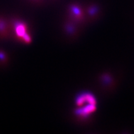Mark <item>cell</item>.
Listing matches in <instances>:
<instances>
[{
	"label": "cell",
	"instance_id": "1",
	"mask_svg": "<svg viewBox=\"0 0 134 134\" xmlns=\"http://www.w3.org/2000/svg\"><path fill=\"white\" fill-rule=\"evenodd\" d=\"M77 104L82 106L75 110V114L78 116L85 117L93 112L95 110L96 102L93 96L89 93H83L76 99Z\"/></svg>",
	"mask_w": 134,
	"mask_h": 134
},
{
	"label": "cell",
	"instance_id": "2",
	"mask_svg": "<svg viewBox=\"0 0 134 134\" xmlns=\"http://www.w3.org/2000/svg\"><path fill=\"white\" fill-rule=\"evenodd\" d=\"M15 29L18 36L21 38L26 43L31 41V37L26 33V26L25 24L21 22H16L15 25Z\"/></svg>",
	"mask_w": 134,
	"mask_h": 134
},
{
	"label": "cell",
	"instance_id": "3",
	"mask_svg": "<svg viewBox=\"0 0 134 134\" xmlns=\"http://www.w3.org/2000/svg\"><path fill=\"white\" fill-rule=\"evenodd\" d=\"M5 29V24L4 21L2 20H0V31L4 32V30Z\"/></svg>",
	"mask_w": 134,
	"mask_h": 134
}]
</instances>
